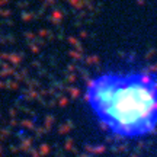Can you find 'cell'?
Returning <instances> with one entry per match:
<instances>
[{"label": "cell", "mask_w": 157, "mask_h": 157, "mask_svg": "<svg viewBox=\"0 0 157 157\" xmlns=\"http://www.w3.org/2000/svg\"><path fill=\"white\" fill-rule=\"evenodd\" d=\"M84 103L113 140L151 138L157 134V71L137 67L96 73L84 86Z\"/></svg>", "instance_id": "obj_1"}]
</instances>
